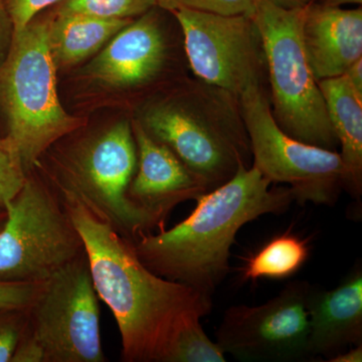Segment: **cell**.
<instances>
[{
    "label": "cell",
    "mask_w": 362,
    "mask_h": 362,
    "mask_svg": "<svg viewBox=\"0 0 362 362\" xmlns=\"http://www.w3.org/2000/svg\"><path fill=\"white\" fill-rule=\"evenodd\" d=\"M56 192L84 240L98 296L115 317L121 361H168L178 335L211 313L213 297L150 271L109 223L71 194Z\"/></svg>",
    "instance_id": "6da1fadb"
},
{
    "label": "cell",
    "mask_w": 362,
    "mask_h": 362,
    "mask_svg": "<svg viewBox=\"0 0 362 362\" xmlns=\"http://www.w3.org/2000/svg\"><path fill=\"white\" fill-rule=\"evenodd\" d=\"M256 166L242 165L230 180L202 194L188 218L131 244L143 265L156 275L213 297L230 273V249L247 223L285 213L294 197L289 187H271Z\"/></svg>",
    "instance_id": "7a4b0ae2"
},
{
    "label": "cell",
    "mask_w": 362,
    "mask_h": 362,
    "mask_svg": "<svg viewBox=\"0 0 362 362\" xmlns=\"http://www.w3.org/2000/svg\"><path fill=\"white\" fill-rule=\"evenodd\" d=\"M135 119L199 176L209 192L230 180L240 166H252L240 98L194 76L149 98Z\"/></svg>",
    "instance_id": "3957f363"
},
{
    "label": "cell",
    "mask_w": 362,
    "mask_h": 362,
    "mask_svg": "<svg viewBox=\"0 0 362 362\" xmlns=\"http://www.w3.org/2000/svg\"><path fill=\"white\" fill-rule=\"evenodd\" d=\"M49 18H33L11 35L8 54L0 66V103L8 134L26 175L59 140L83 121L66 113L57 93V66L49 52Z\"/></svg>",
    "instance_id": "277c9868"
},
{
    "label": "cell",
    "mask_w": 362,
    "mask_h": 362,
    "mask_svg": "<svg viewBox=\"0 0 362 362\" xmlns=\"http://www.w3.org/2000/svg\"><path fill=\"white\" fill-rule=\"evenodd\" d=\"M54 162L58 173L52 187L75 197L130 244L145 233L165 228L166 220L130 199L138 154L129 121H119L78 142Z\"/></svg>",
    "instance_id": "5b68a950"
},
{
    "label": "cell",
    "mask_w": 362,
    "mask_h": 362,
    "mask_svg": "<svg viewBox=\"0 0 362 362\" xmlns=\"http://www.w3.org/2000/svg\"><path fill=\"white\" fill-rule=\"evenodd\" d=\"M304 9L255 1L252 16L265 49L272 115L279 128L294 139L338 151L325 100L304 52Z\"/></svg>",
    "instance_id": "8992f818"
},
{
    "label": "cell",
    "mask_w": 362,
    "mask_h": 362,
    "mask_svg": "<svg viewBox=\"0 0 362 362\" xmlns=\"http://www.w3.org/2000/svg\"><path fill=\"white\" fill-rule=\"evenodd\" d=\"M6 207L0 230V281L44 282L86 252L58 192L32 173Z\"/></svg>",
    "instance_id": "52a82bcc"
},
{
    "label": "cell",
    "mask_w": 362,
    "mask_h": 362,
    "mask_svg": "<svg viewBox=\"0 0 362 362\" xmlns=\"http://www.w3.org/2000/svg\"><path fill=\"white\" fill-rule=\"evenodd\" d=\"M252 165L273 183H285L300 206H332L344 192V166L339 152L294 139L272 115L269 92L252 88L240 97Z\"/></svg>",
    "instance_id": "ba28073f"
},
{
    "label": "cell",
    "mask_w": 362,
    "mask_h": 362,
    "mask_svg": "<svg viewBox=\"0 0 362 362\" xmlns=\"http://www.w3.org/2000/svg\"><path fill=\"white\" fill-rule=\"evenodd\" d=\"M87 252L42 282L28 308V328L45 362H106L100 307Z\"/></svg>",
    "instance_id": "9c48e42d"
},
{
    "label": "cell",
    "mask_w": 362,
    "mask_h": 362,
    "mask_svg": "<svg viewBox=\"0 0 362 362\" xmlns=\"http://www.w3.org/2000/svg\"><path fill=\"white\" fill-rule=\"evenodd\" d=\"M180 23L190 73L238 98L252 88L269 92L263 40L252 16L180 11Z\"/></svg>",
    "instance_id": "30bf717a"
},
{
    "label": "cell",
    "mask_w": 362,
    "mask_h": 362,
    "mask_svg": "<svg viewBox=\"0 0 362 362\" xmlns=\"http://www.w3.org/2000/svg\"><path fill=\"white\" fill-rule=\"evenodd\" d=\"M310 285L292 281L266 303L226 309L216 331V342L223 354L242 361H312L306 308Z\"/></svg>",
    "instance_id": "8fae6325"
},
{
    "label": "cell",
    "mask_w": 362,
    "mask_h": 362,
    "mask_svg": "<svg viewBox=\"0 0 362 362\" xmlns=\"http://www.w3.org/2000/svg\"><path fill=\"white\" fill-rule=\"evenodd\" d=\"M170 14L154 6L135 18L112 37L88 75L107 87L144 90L158 85L175 66L189 71L185 47L176 49L169 33Z\"/></svg>",
    "instance_id": "7c38bea8"
},
{
    "label": "cell",
    "mask_w": 362,
    "mask_h": 362,
    "mask_svg": "<svg viewBox=\"0 0 362 362\" xmlns=\"http://www.w3.org/2000/svg\"><path fill=\"white\" fill-rule=\"evenodd\" d=\"M137 146V170L129 187L136 204L168 220L176 206L197 201L209 192L194 175L165 145L152 139L136 119L131 122Z\"/></svg>",
    "instance_id": "4fadbf2b"
},
{
    "label": "cell",
    "mask_w": 362,
    "mask_h": 362,
    "mask_svg": "<svg viewBox=\"0 0 362 362\" xmlns=\"http://www.w3.org/2000/svg\"><path fill=\"white\" fill-rule=\"evenodd\" d=\"M311 359L326 361L362 344V270L352 271L332 290L310 285L306 302Z\"/></svg>",
    "instance_id": "5bb4252c"
},
{
    "label": "cell",
    "mask_w": 362,
    "mask_h": 362,
    "mask_svg": "<svg viewBox=\"0 0 362 362\" xmlns=\"http://www.w3.org/2000/svg\"><path fill=\"white\" fill-rule=\"evenodd\" d=\"M302 40L317 81L344 75L362 59V7L305 6Z\"/></svg>",
    "instance_id": "9a60e30c"
},
{
    "label": "cell",
    "mask_w": 362,
    "mask_h": 362,
    "mask_svg": "<svg viewBox=\"0 0 362 362\" xmlns=\"http://www.w3.org/2000/svg\"><path fill=\"white\" fill-rule=\"evenodd\" d=\"M331 125L339 143L344 166V192L354 199L362 194V96L344 75L318 81Z\"/></svg>",
    "instance_id": "2e32d148"
},
{
    "label": "cell",
    "mask_w": 362,
    "mask_h": 362,
    "mask_svg": "<svg viewBox=\"0 0 362 362\" xmlns=\"http://www.w3.org/2000/svg\"><path fill=\"white\" fill-rule=\"evenodd\" d=\"M47 18L49 52L57 69L69 68L92 56L134 20H102L56 13Z\"/></svg>",
    "instance_id": "e0dca14e"
},
{
    "label": "cell",
    "mask_w": 362,
    "mask_h": 362,
    "mask_svg": "<svg viewBox=\"0 0 362 362\" xmlns=\"http://www.w3.org/2000/svg\"><path fill=\"white\" fill-rule=\"evenodd\" d=\"M309 257L304 240L290 233L272 239L243 267V279L256 282L262 278L284 279L294 275Z\"/></svg>",
    "instance_id": "ac0fdd59"
},
{
    "label": "cell",
    "mask_w": 362,
    "mask_h": 362,
    "mask_svg": "<svg viewBox=\"0 0 362 362\" xmlns=\"http://www.w3.org/2000/svg\"><path fill=\"white\" fill-rule=\"evenodd\" d=\"M54 13L102 20H133L156 6L154 0H61Z\"/></svg>",
    "instance_id": "d6986e66"
},
{
    "label": "cell",
    "mask_w": 362,
    "mask_h": 362,
    "mask_svg": "<svg viewBox=\"0 0 362 362\" xmlns=\"http://www.w3.org/2000/svg\"><path fill=\"white\" fill-rule=\"evenodd\" d=\"M226 354L202 328L201 322L185 328L176 338L166 362H226Z\"/></svg>",
    "instance_id": "ffe728a7"
},
{
    "label": "cell",
    "mask_w": 362,
    "mask_h": 362,
    "mask_svg": "<svg viewBox=\"0 0 362 362\" xmlns=\"http://www.w3.org/2000/svg\"><path fill=\"white\" fill-rule=\"evenodd\" d=\"M26 178L20 154L8 137L0 138V202L4 206L18 194Z\"/></svg>",
    "instance_id": "44dd1931"
},
{
    "label": "cell",
    "mask_w": 362,
    "mask_h": 362,
    "mask_svg": "<svg viewBox=\"0 0 362 362\" xmlns=\"http://www.w3.org/2000/svg\"><path fill=\"white\" fill-rule=\"evenodd\" d=\"M156 6L173 13L180 9L218 14H246L252 16L256 0H154Z\"/></svg>",
    "instance_id": "7402d4cb"
},
{
    "label": "cell",
    "mask_w": 362,
    "mask_h": 362,
    "mask_svg": "<svg viewBox=\"0 0 362 362\" xmlns=\"http://www.w3.org/2000/svg\"><path fill=\"white\" fill-rule=\"evenodd\" d=\"M28 322V308L0 309V362H11Z\"/></svg>",
    "instance_id": "603a6c76"
},
{
    "label": "cell",
    "mask_w": 362,
    "mask_h": 362,
    "mask_svg": "<svg viewBox=\"0 0 362 362\" xmlns=\"http://www.w3.org/2000/svg\"><path fill=\"white\" fill-rule=\"evenodd\" d=\"M61 0H2L13 28V33H20L44 9L59 4Z\"/></svg>",
    "instance_id": "cb8c5ba5"
},
{
    "label": "cell",
    "mask_w": 362,
    "mask_h": 362,
    "mask_svg": "<svg viewBox=\"0 0 362 362\" xmlns=\"http://www.w3.org/2000/svg\"><path fill=\"white\" fill-rule=\"evenodd\" d=\"M42 283L0 281V309H28L37 296Z\"/></svg>",
    "instance_id": "d4e9b609"
},
{
    "label": "cell",
    "mask_w": 362,
    "mask_h": 362,
    "mask_svg": "<svg viewBox=\"0 0 362 362\" xmlns=\"http://www.w3.org/2000/svg\"><path fill=\"white\" fill-rule=\"evenodd\" d=\"M11 362H45L44 350L30 328L18 342Z\"/></svg>",
    "instance_id": "484cf974"
},
{
    "label": "cell",
    "mask_w": 362,
    "mask_h": 362,
    "mask_svg": "<svg viewBox=\"0 0 362 362\" xmlns=\"http://www.w3.org/2000/svg\"><path fill=\"white\" fill-rule=\"evenodd\" d=\"M344 76L357 94L362 96V59L352 64L349 70L345 71Z\"/></svg>",
    "instance_id": "4316f807"
},
{
    "label": "cell",
    "mask_w": 362,
    "mask_h": 362,
    "mask_svg": "<svg viewBox=\"0 0 362 362\" xmlns=\"http://www.w3.org/2000/svg\"><path fill=\"white\" fill-rule=\"evenodd\" d=\"M349 349L331 357L327 362H361L362 344L356 345V346H351Z\"/></svg>",
    "instance_id": "83f0119b"
},
{
    "label": "cell",
    "mask_w": 362,
    "mask_h": 362,
    "mask_svg": "<svg viewBox=\"0 0 362 362\" xmlns=\"http://www.w3.org/2000/svg\"><path fill=\"white\" fill-rule=\"evenodd\" d=\"M11 33L13 35V28H11V23L9 21L4 4H2V0H0V49L6 45Z\"/></svg>",
    "instance_id": "f1b7e54d"
},
{
    "label": "cell",
    "mask_w": 362,
    "mask_h": 362,
    "mask_svg": "<svg viewBox=\"0 0 362 362\" xmlns=\"http://www.w3.org/2000/svg\"><path fill=\"white\" fill-rule=\"evenodd\" d=\"M275 6L283 7L286 9L302 8L309 4L316 2L317 0H268Z\"/></svg>",
    "instance_id": "f546056e"
},
{
    "label": "cell",
    "mask_w": 362,
    "mask_h": 362,
    "mask_svg": "<svg viewBox=\"0 0 362 362\" xmlns=\"http://www.w3.org/2000/svg\"><path fill=\"white\" fill-rule=\"evenodd\" d=\"M318 4L322 6L329 7H343L349 6V4H356V6H362V0H317Z\"/></svg>",
    "instance_id": "4dcf8cb0"
},
{
    "label": "cell",
    "mask_w": 362,
    "mask_h": 362,
    "mask_svg": "<svg viewBox=\"0 0 362 362\" xmlns=\"http://www.w3.org/2000/svg\"><path fill=\"white\" fill-rule=\"evenodd\" d=\"M7 211L6 207L4 204L0 202V230H1L2 226L4 225V221L6 220Z\"/></svg>",
    "instance_id": "1f68e13d"
}]
</instances>
